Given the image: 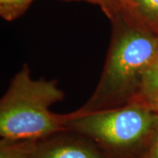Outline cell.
<instances>
[{
  "label": "cell",
  "instance_id": "6da1fadb",
  "mask_svg": "<svg viewBox=\"0 0 158 158\" xmlns=\"http://www.w3.org/2000/svg\"><path fill=\"white\" fill-rule=\"evenodd\" d=\"M117 20L107 59L94 94L81 110H97L129 103L158 54V32Z\"/></svg>",
  "mask_w": 158,
  "mask_h": 158
},
{
  "label": "cell",
  "instance_id": "7a4b0ae2",
  "mask_svg": "<svg viewBox=\"0 0 158 158\" xmlns=\"http://www.w3.org/2000/svg\"><path fill=\"white\" fill-rule=\"evenodd\" d=\"M66 131L94 142L111 158H136L158 127V114L132 101L116 107L78 110L62 115Z\"/></svg>",
  "mask_w": 158,
  "mask_h": 158
},
{
  "label": "cell",
  "instance_id": "3957f363",
  "mask_svg": "<svg viewBox=\"0 0 158 158\" xmlns=\"http://www.w3.org/2000/svg\"><path fill=\"white\" fill-rule=\"evenodd\" d=\"M63 98L56 81L33 79L25 64L0 101L1 138L40 141L66 132L62 115L49 111Z\"/></svg>",
  "mask_w": 158,
  "mask_h": 158
},
{
  "label": "cell",
  "instance_id": "277c9868",
  "mask_svg": "<svg viewBox=\"0 0 158 158\" xmlns=\"http://www.w3.org/2000/svg\"><path fill=\"white\" fill-rule=\"evenodd\" d=\"M56 135L38 141L33 158H111L84 136L74 138Z\"/></svg>",
  "mask_w": 158,
  "mask_h": 158
},
{
  "label": "cell",
  "instance_id": "5b68a950",
  "mask_svg": "<svg viewBox=\"0 0 158 158\" xmlns=\"http://www.w3.org/2000/svg\"><path fill=\"white\" fill-rule=\"evenodd\" d=\"M104 11L112 19L158 32V0H107Z\"/></svg>",
  "mask_w": 158,
  "mask_h": 158
},
{
  "label": "cell",
  "instance_id": "8992f818",
  "mask_svg": "<svg viewBox=\"0 0 158 158\" xmlns=\"http://www.w3.org/2000/svg\"><path fill=\"white\" fill-rule=\"evenodd\" d=\"M158 97V54L148 69L141 81L140 89L132 101L148 105Z\"/></svg>",
  "mask_w": 158,
  "mask_h": 158
},
{
  "label": "cell",
  "instance_id": "52a82bcc",
  "mask_svg": "<svg viewBox=\"0 0 158 158\" xmlns=\"http://www.w3.org/2000/svg\"><path fill=\"white\" fill-rule=\"evenodd\" d=\"M38 141L11 140L0 141V158H33Z\"/></svg>",
  "mask_w": 158,
  "mask_h": 158
},
{
  "label": "cell",
  "instance_id": "ba28073f",
  "mask_svg": "<svg viewBox=\"0 0 158 158\" xmlns=\"http://www.w3.org/2000/svg\"><path fill=\"white\" fill-rule=\"evenodd\" d=\"M34 0H0V15L5 20L12 21L22 15Z\"/></svg>",
  "mask_w": 158,
  "mask_h": 158
},
{
  "label": "cell",
  "instance_id": "9c48e42d",
  "mask_svg": "<svg viewBox=\"0 0 158 158\" xmlns=\"http://www.w3.org/2000/svg\"><path fill=\"white\" fill-rule=\"evenodd\" d=\"M136 158H158V127L147 145Z\"/></svg>",
  "mask_w": 158,
  "mask_h": 158
},
{
  "label": "cell",
  "instance_id": "30bf717a",
  "mask_svg": "<svg viewBox=\"0 0 158 158\" xmlns=\"http://www.w3.org/2000/svg\"><path fill=\"white\" fill-rule=\"evenodd\" d=\"M148 106L151 108L155 113L158 114V97L154 100V101L151 102L150 104H148Z\"/></svg>",
  "mask_w": 158,
  "mask_h": 158
},
{
  "label": "cell",
  "instance_id": "8fae6325",
  "mask_svg": "<svg viewBox=\"0 0 158 158\" xmlns=\"http://www.w3.org/2000/svg\"><path fill=\"white\" fill-rule=\"evenodd\" d=\"M85 1H89L90 3H94V4H98L99 6H101L103 9L106 8V3H107V0H85Z\"/></svg>",
  "mask_w": 158,
  "mask_h": 158
}]
</instances>
